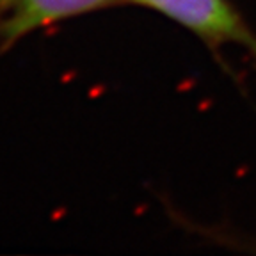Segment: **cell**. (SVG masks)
<instances>
[{
  "instance_id": "2",
  "label": "cell",
  "mask_w": 256,
  "mask_h": 256,
  "mask_svg": "<svg viewBox=\"0 0 256 256\" xmlns=\"http://www.w3.org/2000/svg\"><path fill=\"white\" fill-rule=\"evenodd\" d=\"M120 0H0V44H14L27 34Z\"/></svg>"
},
{
  "instance_id": "1",
  "label": "cell",
  "mask_w": 256,
  "mask_h": 256,
  "mask_svg": "<svg viewBox=\"0 0 256 256\" xmlns=\"http://www.w3.org/2000/svg\"><path fill=\"white\" fill-rule=\"evenodd\" d=\"M155 9L210 44H238L256 57V34L228 0H126Z\"/></svg>"
}]
</instances>
